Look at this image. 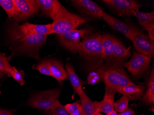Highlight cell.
<instances>
[{"label": "cell", "mask_w": 154, "mask_h": 115, "mask_svg": "<svg viewBox=\"0 0 154 115\" xmlns=\"http://www.w3.org/2000/svg\"><path fill=\"white\" fill-rule=\"evenodd\" d=\"M51 24L35 25L25 23L20 25L15 21H11L7 27L8 42L28 35H50L51 30Z\"/></svg>", "instance_id": "4"}, {"label": "cell", "mask_w": 154, "mask_h": 115, "mask_svg": "<svg viewBox=\"0 0 154 115\" xmlns=\"http://www.w3.org/2000/svg\"><path fill=\"white\" fill-rule=\"evenodd\" d=\"M125 63L114 60L105 61L101 66L90 72L87 77V83L89 84L94 85L99 83L103 79L105 75L108 71L118 67H123Z\"/></svg>", "instance_id": "12"}, {"label": "cell", "mask_w": 154, "mask_h": 115, "mask_svg": "<svg viewBox=\"0 0 154 115\" xmlns=\"http://www.w3.org/2000/svg\"><path fill=\"white\" fill-rule=\"evenodd\" d=\"M16 6V13L14 20L20 22L38 14L39 8L36 1L33 0H14Z\"/></svg>", "instance_id": "10"}, {"label": "cell", "mask_w": 154, "mask_h": 115, "mask_svg": "<svg viewBox=\"0 0 154 115\" xmlns=\"http://www.w3.org/2000/svg\"><path fill=\"white\" fill-rule=\"evenodd\" d=\"M148 35L151 40L154 41V27L150 28L147 30Z\"/></svg>", "instance_id": "33"}, {"label": "cell", "mask_w": 154, "mask_h": 115, "mask_svg": "<svg viewBox=\"0 0 154 115\" xmlns=\"http://www.w3.org/2000/svg\"><path fill=\"white\" fill-rule=\"evenodd\" d=\"M0 6L5 10L9 19L14 17L16 6L14 0H0Z\"/></svg>", "instance_id": "25"}, {"label": "cell", "mask_w": 154, "mask_h": 115, "mask_svg": "<svg viewBox=\"0 0 154 115\" xmlns=\"http://www.w3.org/2000/svg\"><path fill=\"white\" fill-rule=\"evenodd\" d=\"M133 15L137 19L139 24L146 31L154 27V12L145 13L138 10L135 12Z\"/></svg>", "instance_id": "23"}, {"label": "cell", "mask_w": 154, "mask_h": 115, "mask_svg": "<svg viewBox=\"0 0 154 115\" xmlns=\"http://www.w3.org/2000/svg\"><path fill=\"white\" fill-rule=\"evenodd\" d=\"M80 47L79 54L85 59L89 71L99 67L103 63L101 34H89L80 42Z\"/></svg>", "instance_id": "2"}, {"label": "cell", "mask_w": 154, "mask_h": 115, "mask_svg": "<svg viewBox=\"0 0 154 115\" xmlns=\"http://www.w3.org/2000/svg\"><path fill=\"white\" fill-rule=\"evenodd\" d=\"M66 111L70 114H73L82 109L81 103L79 101H76L73 103L68 104L64 106Z\"/></svg>", "instance_id": "31"}, {"label": "cell", "mask_w": 154, "mask_h": 115, "mask_svg": "<svg viewBox=\"0 0 154 115\" xmlns=\"http://www.w3.org/2000/svg\"><path fill=\"white\" fill-rule=\"evenodd\" d=\"M48 65L51 76L60 83H62L64 80L67 78L66 71L60 61L54 59H48Z\"/></svg>", "instance_id": "20"}, {"label": "cell", "mask_w": 154, "mask_h": 115, "mask_svg": "<svg viewBox=\"0 0 154 115\" xmlns=\"http://www.w3.org/2000/svg\"><path fill=\"white\" fill-rule=\"evenodd\" d=\"M36 2L43 14L53 20L59 13L62 6L57 0H37Z\"/></svg>", "instance_id": "15"}, {"label": "cell", "mask_w": 154, "mask_h": 115, "mask_svg": "<svg viewBox=\"0 0 154 115\" xmlns=\"http://www.w3.org/2000/svg\"><path fill=\"white\" fill-rule=\"evenodd\" d=\"M116 42V38L113 35L107 33L102 35L103 60L107 61L112 59Z\"/></svg>", "instance_id": "16"}, {"label": "cell", "mask_w": 154, "mask_h": 115, "mask_svg": "<svg viewBox=\"0 0 154 115\" xmlns=\"http://www.w3.org/2000/svg\"><path fill=\"white\" fill-rule=\"evenodd\" d=\"M89 29L85 28L81 30H74L62 34L57 35L58 38L62 46L72 53H79L80 40L85 38L91 32Z\"/></svg>", "instance_id": "7"}, {"label": "cell", "mask_w": 154, "mask_h": 115, "mask_svg": "<svg viewBox=\"0 0 154 115\" xmlns=\"http://www.w3.org/2000/svg\"><path fill=\"white\" fill-rule=\"evenodd\" d=\"M131 55L130 48H127L120 40L116 38L115 50L112 60L125 62V59L129 58Z\"/></svg>", "instance_id": "22"}, {"label": "cell", "mask_w": 154, "mask_h": 115, "mask_svg": "<svg viewBox=\"0 0 154 115\" xmlns=\"http://www.w3.org/2000/svg\"><path fill=\"white\" fill-rule=\"evenodd\" d=\"M137 52L142 53L151 58L154 56V41L143 33L139 34L132 41Z\"/></svg>", "instance_id": "14"}, {"label": "cell", "mask_w": 154, "mask_h": 115, "mask_svg": "<svg viewBox=\"0 0 154 115\" xmlns=\"http://www.w3.org/2000/svg\"><path fill=\"white\" fill-rule=\"evenodd\" d=\"M142 101L146 104H150L154 103V71L153 68L148 84V89L143 96Z\"/></svg>", "instance_id": "24"}, {"label": "cell", "mask_w": 154, "mask_h": 115, "mask_svg": "<svg viewBox=\"0 0 154 115\" xmlns=\"http://www.w3.org/2000/svg\"><path fill=\"white\" fill-rule=\"evenodd\" d=\"M102 18L115 31L122 33L131 41L134 40L136 37L139 34L143 33L142 30L134 25L123 22L105 12L103 14Z\"/></svg>", "instance_id": "8"}, {"label": "cell", "mask_w": 154, "mask_h": 115, "mask_svg": "<svg viewBox=\"0 0 154 115\" xmlns=\"http://www.w3.org/2000/svg\"><path fill=\"white\" fill-rule=\"evenodd\" d=\"M106 115H118L115 110H113L112 112H110L109 114H107Z\"/></svg>", "instance_id": "36"}, {"label": "cell", "mask_w": 154, "mask_h": 115, "mask_svg": "<svg viewBox=\"0 0 154 115\" xmlns=\"http://www.w3.org/2000/svg\"><path fill=\"white\" fill-rule=\"evenodd\" d=\"M0 115H13V114L9 110H0Z\"/></svg>", "instance_id": "34"}, {"label": "cell", "mask_w": 154, "mask_h": 115, "mask_svg": "<svg viewBox=\"0 0 154 115\" xmlns=\"http://www.w3.org/2000/svg\"><path fill=\"white\" fill-rule=\"evenodd\" d=\"M49 112L50 115H70L59 100Z\"/></svg>", "instance_id": "29"}, {"label": "cell", "mask_w": 154, "mask_h": 115, "mask_svg": "<svg viewBox=\"0 0 154 115\" xmlns=\"http://www.w3.org/2000/svg\"><path fill=\"white\" fill-rule=\"evenodd\" d=\"M9 76L12 77L20 85H23L25 84V73L23 71H18L16 68H15L10 72Z\"/></svg>", "instance_id": "30"}, {"label": "cell", "mask_w": 154, "mask_h": 115, "mask_svg": "<svg viewBox=\"0 0 154 115\" xmlns=\"http://www.w3.org/2000/svg\"><path fill=\"white\" fill-rule=\"evenodd\" d=\"M151 58L148 56L134 52L130 60L125 63L126 67L136 79H138L147 70L151 63Z\"/></svg>", "instance_id": "9"}, {"label": "cell", "mask_w": 154, "mask_h": 115, "mask_svg": "<svg viewBox=\"0 0 154 115\" xmlns=\"http://www.w3.org/2000/svg\"><path fill=\"white\" fill-rule=\"evenodd\" d=\"M118 115H135V114L134 111L133 110L128 108L125 111L122 112L120 114H119Z\"/></svg>", "instance_id": "32"}, {"label": "cell", "mask_w": 154, "mask_h": 115, "mask_svg": "<svg viewBox=\"0 0 154 115\" xmlns=\"http://www.w3.org/2000/svg\"><path fill=\"white\" fill-rule=\"evenodd\" d=\"M15 68L10 65L8 58L5 56V53L0 52V71L9 76L10 72Z\"/></svg>", "instance_id": "26"}, {"label": "cell", "mask_w": 154, "mask_h": 115, "mask_svg": "<svg viewBox=\"0 0 154 115\" xmlns=\"http://www.w3.org/2000/svg\"><path fill=\"white\" fill-rule=\"evenodd\" d=\"M70 115H83L82 109L80 110H79V111H77V112H75V113Z\"/></svg>", "instance_id": "35"}, {"label": "cell", "mask_w": 154, "mask_h": 115, "mask_svg": "<svg viewBox=\"0 0 154 115\" xmlns=\"http://www.w3.org/2000/svg\"><path fill=\"white\" fill-rule=\"evenodd\" d=\"M104 3L122 16H131L142 7L134 0H103Z\"/></svg>", "instance_id": "11"}, {"label": "cell", "mask_w": 154, "mask_h": 115, "mask_svg": "<svg viewBox=\"0 0 154 115\" xmlns=\"http://www.w3.org/2000/svg\"><path fill=\"white\" fill-rule=\"evenodd\" d=\"M34 69L38 70L41 74L43 75L51 76L49 65H48V59H45L41 61L34 67Z\"/></svg>", "instance_id": "28"}, {"label": "cell", "mask_w": 154, "mask_h": 115, "mask_svg": "<svg viewBox=\"0 0 154 115\" xmlns=\"http://www.w3.org/2000/svg\"><path fill=\"white\" fill-rule=\"evenodd\" d=\"M66 70L67 75V78L69 79L72 88L74 89V94H78L79 95L84 92L82 89V86L85 84V82L80 80L77 76L73 67L71 63H67L66 65Z\"/></svg>", "instance_id": "19"}, {"label": "cell", "mask_w": 154, "mask_h": 115, "mask_svg": "<svg viewBox=\"0 0 154 115\" xmlns=\"http://www.w3.org/2000/svg\"><path fill=\"white\" fill-rule=\"evenodd\" d=\"M47 35H28L8 42L11 50V55L8 60L17 56H26L35 59L40 58L39 51L42 46L45 43Z\"/></svg>", "instance_id": "1"}, {"label": "cell", "mask_w": 154, "mask_h": 115, "mask_svg": "<svg viewBox=\"0 0 154 115\" xmlns=\"http://www.w3.org/2000/svg\"><path fill=\"white\" fill-rule=\"evenodd\" d=\"M88 20L86 18L69 12L62 6L59 13L53 20L50 35L54 33L62 34L76 30L77 27L86 23Z\"/></svg>", "instance_id": "3"}, {"label": "cell", "mask_w": 154, "mask_h": 115, "mask_svg": "<svg viewBox=\"0 0 154 115\" xmlns=\"http://www.w3.org/2000/svg\"><path fill=\"white\" fill-rule=\"evenodd\" d=\"M145 91V87L142 85L130 84L121 89L120 93L129 99L135 101L142 97Z\"/></svg>", "instance_id": "18"}, {"label": "cell", "mask_w": 154, "mask_h": 115, "mask_svg": "<svg viewBox=\"0 0 154 115\" xmlns=\"http://www.w3.org/2000/svg\"><path fill=\"white\" fill-rule=\"evenodd\" d=\"M93 115H103L100 113V112H99V111H97V112H96L95 114Z\"/></svg>", "instance_id": "38"}, {"label": "cell", "mask_w": 154, "mask_h": 115, "mask_svg": "<svg viewBox=\"0 0 154 115\" xmlns=\"http://www.w3.org/2000/svg\"><path fill=\"white\" fill-rule=\"evenodd\" d=\"M5 75H6V73L0 71V79H1L2 78L3 76H5Z\"/></svg>", "instance_id": "37"}, {"label": "cell", "mask_w": 154, "mask_h": 115, "mask_svg": "<svg viewBox=\"0 0 154 115\" xmlns=\"http://www.w3.org/2000/svg\"><path fill=\"white\" fill-rule=\"evenodd\" d=\"M106 88L120 93V91L132 82L123 67H118L108 71L103 77Z\"/></svg>", "instance_id": "6"}, {"label": "cell", "mask_w": 154, "mask_h": 115, "mask_svg": "<svg viewBox=\"0 0 154 115\" xmlns=\"http://www.w3.org/2000/svg\"><path fill=\"white\" fill-rule=\"evenodd\" d=\"M116 92L110 89H105V93L103 100L97 102L98 110L107 115L114 110V98Z\"/></svg>", "instance_id": "17"}, {"label": "cell", "mask_w": 154, "mask_h": 115, "mask_svg": "<svg viewBox=\"0 0 154 115\" xmlns=\"http://www.w3.org/2000/svg\"><path fill=\"white\" fill-rule=\"evenodd\" d=\"M60 92L55 89L38 92L29 99L28 104L35 108L50 111L58 101Z\"/></svg>", "instance_id": "5"}, {"label": "cell", "mask_w": 154, "mask_h": 115, "mask_svg": "<svg viewBox=\"0 0 154 115\" xmlns=\"http://www.w3.org/2000/svg\"><path fill=\"white\" fill-rule=\"evenodd\" d=\"M79 96L83 115H93L98 111L97 101H92L84 91Z\"/></svg>", "instance_id": "21"}, {"label": "cell", "mask_w": 154, "mask_h": 115, "mask_svg": "<svg viewBox=\"0 0 154 115\" xmlns=\"http://www.w3.org/2000/svg\"><path fill=\"white\" fill-rule=\"evenodd\" d=\"M129 99L127 97H122L121 98L114 103V110L116 112H122L125 111L128 108Z\"/></svg>", "instance_id": "27"}, {"label": "cell", "mask_w": 154, "mask_h": 115, "mask_svg": "<svg viewBox=\"0 0 154 115\" xmlns=\"http://www.w3.org/2000/svg\"><path fill=\"white\" fill-rule=\"evenodd\" d=\"M72 3L82 13L94 19H101L104 10L97 3L91 0H73Z\"/></svg>", "instance_id": "13"}]
</instances>
